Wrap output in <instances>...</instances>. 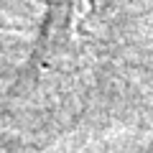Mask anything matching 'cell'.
<instances>
[{"label": "cell", "instance_id": "cell-1", "mask_svg": "<svg viewBox=\"0 0 153 153\" xmlns=\"http://www.w3.org/2000/svg\"><path fill=\"white\" fill-rule=\"evenodd\" d=\"M105 8H107V0H51L46 21H44V26H41V36H38V41H36V49H33L26 69L21 71V79H18V82H23L26 76H31L33 71H36V66L41 64L46 56L54 54L56 49H61V46L79 31V26H82L84 21L100 16Z\"/></svg>", "mask_w": 153, "mask_h": 153}]
</instances>
